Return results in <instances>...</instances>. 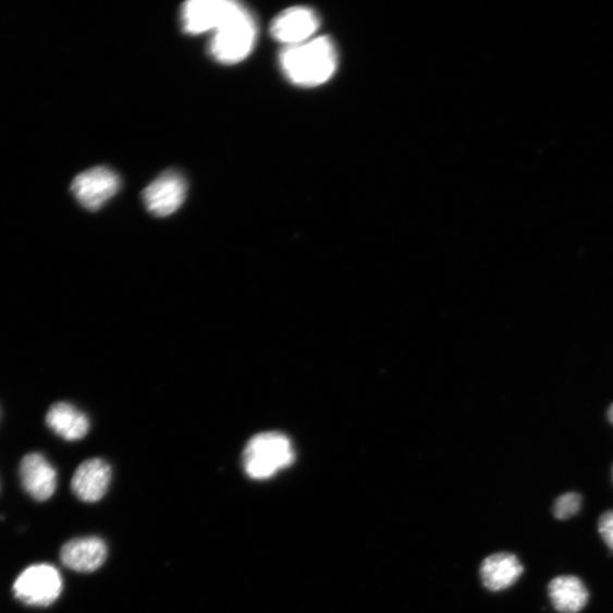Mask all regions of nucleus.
Segmentation results:
<instances>
[{"mask_svg": "<svg viewBox=\"0 0 613 613\" xmlns=\"http://www.w3.org/2000/svg\"><path fill=\"white\" fill-rule=\"evenodd\" d=\"M281 68L292 84L317 87L332 77L338 66L333 41L328 37L287 46L280 57Z\"/></svg>", "mask_w": 613, "mask_h": 613, "instance_id": "obj_1", "label": "nucleus"}, {"mask_svg": "<svg viewBox=\"0 0 613 613\" xmlns=\"http://www.w3.org/2000/svg\"><path fill=\"white\" fill-rule=\"evenodd\" d=\"M257 38L253 15L242 4H236L228 19L216 30L209 51L222 64L243 62L250 54Z\"/></svg>", "mask_w": 613, "mask_h": 613, "instance_id": "obj_2", "label": "nucleus"}, {"mask_svg": "<svg viewBox=\"0 0 613 613\" xmlns=\"http://www.w3.org/2000/svg\"><path fill=\"white\" fill-rule=\"evenodd\" d=\"M296 453L290 439L279 432H265L247 443L243 464L246 474L256 481H265L295 462Z\"/></svg>", "mask_w": 613, "mask_h": 613, "instance_id": "obj_3", "label": "nucleus"}, {"mask_svg": "<svg viewBox=\"0 0 613 613\" xmlns=\"http://www.w3.org/2000/svg\"><path fill=\"white\" fill-rule=\"evenodd\" d=\"M63 590L60 572L50 565L40 564L26 568L14 583L16 599L33 606L54 603Z\"/></svg>", "mask_w": 613, "mask_h": 613, "instance_id": "obj_4", "label": "nucleus"}, {"mask_svg": "<svg viewBox=\"0 0 613 613\" xmlns=\"http://www.w3.org/2000/svg\"><path fill=\"white\" fill-rule=\"evenodd\" d=\"M120 179L108 168H94L78 174L72 182L71 191L79 205L89 210H98L117 195Z\"/></svg>", "mask_w": 613, "mask_h": 613, "instance_id": "obj_5", "label": "nucleus"}, {"mask_svg": "<svg viewBox=\"0 0 613 613\" xmlns=\"http://www.w3.org/2000/svg\"><path fill=\"white\" fill-rule=\"evenodd\" d=\"M185 195L184 177L176 171H168L147 186L144 203L152 216L167 218L182 206Z\"/></svg>", "mask_w": 613, "mask_h": 613, "instance_id": "obj_6", "label": "nucleus"}, {"mask_svg": "<svg viewBox=\"0 0 613 613\" xmlns=\"http://www.w3.org/2000/svg\"><path fill=\"white\" fill-rule=\"evenodd\" d=\"M230 0H193L182 9V25L186 34L216 32L236 7Z\"/></svg>", "mask_w": 613, "mask_h": 613, "instance_id": "obj_7", "label": "nucleus"}, {"mask_svg": "<svg viewBox=\"0 0 613 613\" xmlns=\"http://www.w3.org/2000/svg\"><path fill=\"white\" fill-rule=\"evenodd\" d=\"M319 17L308 8H292L279 14L272 23L271 34L278 41L295 46L310 40L319 28Z\"/></svg>", "mask_w": 613, "mask_h": 613, "instance_id": "obj_8", "label": "nucleus"}, {"mask_svg": "<svg viewBox=\"0 0 613 613\" xmlns=\"http://www.w3.org/2000/svg\"><path fill=\"white\" fill-rule=\"evenodd\" d=\"M20 476L24 490L37 501H46L57 491L58 473L40 453H29L23 458Z\"/></svg>", "mask_w": 613, "mask_h": 613, "instance_id": "obj_9", "label": "nucleus"}, {"mask_svg": "<svg viewBox=\"0 0 613 613\" xmlns=\"http://www.w3.org/2000/svg\"><path fill=\"white\" fill-rule=\"evenodd\" d=\"M112 479L110 465L90 459L77 467L72 478L74 494L85 502H97L108 492Z\"/></svg>", "mask_w": 613, "mask_h": 613, "instance_id": "obj_10", "label": "nucleus"}, {"mask_svg": "<svg viewBox=\"0 0 613 613\" xmlns=\"http://www.w3.org/2000/svg\"><path fill=\"white\" fill-rule=\"evenodd\" d=\"M108 556V547L99 538H83L68 542L61 551L62 563L78 573L99 569Z\"/></svg>", "mask_w": 613, "mask_h": 613, "instance_id": "obj_11", "label": "nucleus"}, {"mask_svg": "<svg viewBox=\"0 0 613 613\" xmlns=\"http://www.w3.org/2000/svg\"><path fill=\"white\" fill-rule=\"evenodd\" d=\"M524 568L516 555L512 553H495L488 556L481 566V578L490 591H503L522 576Z\"/></svg>", "mask_w": 613, "mask_h": 613, "instance_id": "obj_12", "label": "nucleus"}, {"mask_svg": "<svg viewBox=\"0 0 613 613\" xmlns=\"http://www.w3.org/2000/svg\"><path fill=\"white\" fill-rule=\"evenodd\" d=\"M46 421L52 432L71 442L84 439L90 429L88 417L68 403L51 406Z\"/></svg>", "mask_w": 613, "mask_h": 613, "instance_id": "obj_13", "label": "nucleus"}, {"mask_svg": "<svg viewBox=\"0 0 613 613\" xmlns=\"http://www.w3.org/2000/svg\"><path fill=\"white\" fill-rule=\"evenodd\" d=\"M549 596L554 609L562 613H577L589 601V591L575 576H560L549 585Z\"/></svg>", "mask_w": 613, "mask_h": 613, "instance_id": "obj_14", "label": "nucleus"}, {"mask_svg": "<svg viewBox=\"0 0 613 613\" xmlns=\"http://www.w3.org/2000/svg\"><path fill=\"white\" fill-rule=\"evenodd\" d=\"M581 505V498L577 493H567L556 499L553 514L557 519H568L575 516Z\"/></svg>", "mask_w": 613, "mask_h": 613, "instance_id": "obj_15", "label": "nucleus"}, {"mask_svg": "<svg viewBox=\"0 0 613 613\" xmlns=\"http://www.w3.org/2000/svg\"><path fill=\"white\" fill-rule=\"evenodd\" d=\"M599 531L605 544L613 551V512H606L601 516Z\"/></svg>", "mask_w": 613, "mask_h": 613, "instance_id": "obj_16", "label": "nucleus"}, {"mask_svg": "<svg viewBox=\"0 0 613 613\" xmlns=\"http://www.w3.org/2000/svg\"><path fill=\"white\" fill-rule=\"evenodd\" d=\"M608 417L609 420L613 424V405L609 409Z\"/></svg>", "mask_w": 613, "mask_h": 613, "instance_id": "obj_17", "label": "nucleus"}]
</instances>
